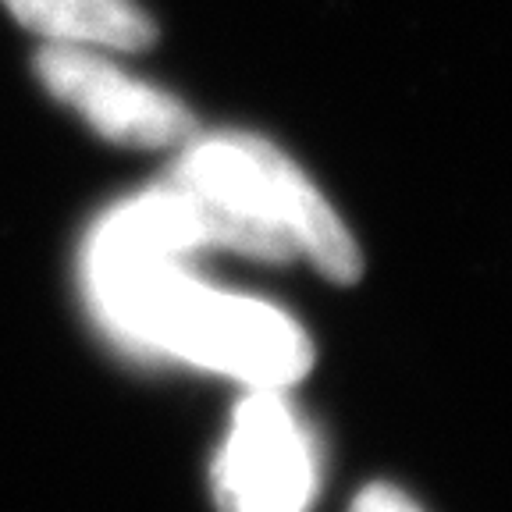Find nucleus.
<instances>
[{"instance_id":"obj_4","label":"nucleus","mask_w":512,"mask_h":512,"mask_svg":"<svg viewBox=\"0 0 512 512\" xmlns=\"http://www.w3.org/2000/svg\"><path fill=\"white\" fill-rule=\"evenodd\" d=\"M36 75L96 136L121 146H182L196 136L192 111L164 89L128 75L93 47L43 43Z\"/></svg>"},{"instance_id":"obj_6","label":"nucleus","mask_w":512,"mask_h":512,"mask_svg":"<svg viewBox=\"0 0 512 512\" xmlns=\"http://www.w3.org/2000/svg\"><path fill=\"white\" fill-rule=\"evenodd\" d=\"M349 512H424L406 491H399L395 484H367L360 495L352 498Z\"/></svg>"},{"instance_id":"obj_2","label":"nucleus","mask_w":512,"mask_h":512,"mask_svg":"<svg viewBox=\"0 0 512 512\" xmlns=\"http://www.w3.org/2000/svg\"><path fill=\"white\" fill-rule=\"evenodd\" d=\"M128 345L164 352L200 370L281 392L313 367V342L285 310L253 296L214 292L182 264L150 292Z\"/></svg>"},{"instance_id":"obj_3","label":"nucleus","mask_w":512,"mask_h":512,"mask_svg":"<svg viewBox=\"0 0 512 512\" xmlns=\"http://www.w3.org/2000/svg\"><path fill=\"white\" fill-rule=\"evenodd\" d=\"M221 512H306L317 495V452L299 413L281 392H253L235 406L214 459Z\"/></svg>"},{"instance_id":"obj_5","label":"nucleus","mask_w":512,"mask_h":512,"mask_svg":"<svg viewBox=\"0 0 512 512\" xmlns=\"http://www.w3.org/2000/svg\"><path fill=\"white\" fill-rule=\"evenodd\" d=\"M47 43L93 50H146L157 25L136 0H0Z\"/></svg>"},{"instance_id":"obj_1","label":"nucleus","mask_w":512,"mask_h":512,"mask_svg":"<svg viewBox=\"0 0 512 512\" xmlns=\"http://www.w3.org/2000/svg\"><path fill=\"white\" fill-rule=\"evenodd\" d=\"M164 178L192 200L207 246L253 260H292L303 253L338 285H352L363 274L360 246L342 217L267 139L249 132L192 136Z\"/></svg>"}]
</instances>
